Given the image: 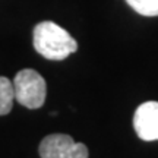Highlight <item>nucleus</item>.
<instances>
[{"label":"nucleus","mask_w":158,"mask_h":158,"mask_svg":"<svg viewBox=\"0 0 158 158\" xmlns=\"http://www.w3.org/2000/svg\"><path fill=\"white\" fill-rule=\"evenodd\" d=\"M133 127L142 141H158V101H147L136 108Z\"/></svg>","instance_id":"4"},{"label":"nucleus","mask_w":158,"mask_h":158,"mask_svg":"<svg viewBox=\"0 0 158 158\" xmlns=\"http://www.w3.org/2000/svg\"><path fill=\"white\" fill-rule=\"evenodd\" d=\"M41 158H88V148L82 142H75L69 135L53 133L45 136L38 148Z\"/></svg>","instance_id":"3"},{"label":"nucleus","mask_w":158,"mask_h":158,"mask_svg":"<svg viewBox=\"0 0 158 158\" xmlns=\"http://www.w3.org/2000/svg\"><path fill=\"white\" fill-rule=\"evenodd\" d=\"M127 5L143 16H158V0H126Z\"/></svg>","instance_id":"6"},{"label":"nucleus","mask_w":158,"mask_h":158,"mask_svg":"<svg viewBox=\"0 0 158 158\" xmlns=\"http://www.w3.org/2000/svg\"><path fill=\"white\" fill-rule=\"evenodd\" d=\"M32 43L37 53L48 60H64L78 50L76 40L64 28L51 21L35 25Z\"/></svg>","instance_id":"1"},{"label":"nucleus","mask_w":158,"mask_h":158,"mask_svg":"<svg viewBox=\"0 0 158 158\" xmlns=\"http://www.w3.org/2000/svg\"><path fill=\"white\" fill-rule=\"evenodd\" d=\"M15 100L13 84L5 76H0V116H6L10 113Z\"/></svg>","instance_id":"5"},{"label":"nucleus","mask_w":158,"mask_h":158,"mask_svg":"<svg viewBox=\"0 0 158 158\" xmlns=\"http://www.w3.org/2000/svg\"><path fill=\"white\" fill-rule=\"evenodd\" d=\"M15 100L21 106L31 110L43 107L47 95V85L41 75L34 69H23L13 79Z\"/></svg>","instance_id":"2"}]
</instances>
